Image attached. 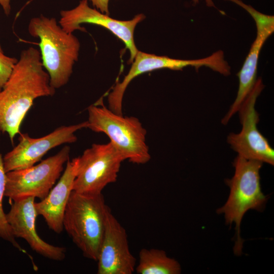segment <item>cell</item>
<instances>
[{"instance_id": "1", "label": "cell", "mask_w": 274, "mask_h": 274, "mask_svg": "<svg viewBox=\"0 0 274 274\" xmlns=\"http://www.w3.org/2000/svg\"><path fill=\"white\" fill-rule=\"evenodd\" d=\"M55 93L42 64L40 51L33 47L22 50L0 91V132L7 133L13 144L35 99L52 96Z\"/></svg>"}, {"instance_id": "2", "label": "cell", "mask_w": 274, "mask_h": 274, "mask_svg": "<svg viewBox=\"0 0 274 274\" xmlns=\"http://www.w3.org/2000/svg\"><path fill=\"white\" fill-rule=\"evenodd\" d=\"M30 36L40 40L42 64L49 74L50 85L55 90L66 84L78 60L80 43L73 33L65 31L55 18L43 15L31 18Z\"/></svg>"}, {"instance_id": "3", "label": "cell", "mask_w": 274, "mask_h": 274, "mask_svg": "<svg viewBox=\"0 0 274 274\" xmlns=\"http://www.w3.org/2000/svg\"><path fill=\"white\" fill-rule=\"evenodd\" d=\"M102 194L72 191L63 218V227L84 257L97 261L110 211Z\"/></svg>"}, {"instance_id": "4", "label": "cell", "mask_w": 274, "mask_h": 274, "mask_svg": "<svg viewBox=\"0 0 274 274\" xmlns=\"http://www.w3.org/2000/svg\"><path fill=\"white\" fill-rule=\"evenodd\" d=\"M262 162L237 155L234 160V174L226 180L230 193L225 203L217 210L223 214L227 224L235 226L234 254L242 253L244 241L240 235V226L245 213L249 210H264L268 197L261 190L260 170Z\"/></svg>"}, {"instance_id": "5", "label": "cell", "mask_w": 274, "mask_h": 274, "mask_svg": "<svg viewBox=\"0 0 274 274\" xmlns=\"http://www.w3.org/2000/svg\"><path fill=\"white\" fill-rule=\"evenodd\" d=\"M88 112L87 128L106 134L125 160L138 164L150 160L147 131L137 118L117 114L102 104L89 106Z\"/></svg>"}, {"instance_id": "6", "label": "cell", "mask_w": 274, "mask_h": 274, "mask_svg": "<svg viewBox=\"0 0 274 274\" xmlns=\"http://www.w3.org/2000/svg\"><path fill=\"white\" fill-rule=\"evenodd\" d=\"M70 151V146H64L37 165L7 173L5 196L13 200L28 197L45 198L60 177Z\"/></svg>"}, {"instance_id": "7", "label": "cell", "mask_w": 274, "mask_h": 274, "mask_svg": "<svg viewBox=\"0 0 274 274\" xmlns=\"http://www.w3.org/2000/svg\"><path fill=\"white\" fill-rule=\"evenodd\" d=\"M78 158L73 191L84 194L100 193L106 186L115 182L125 160L111 142L93 144Z\"/></svg>"}, {"instance_id": "8", "label": "cell", "mask_w": 274, "mask_h": 274, "mask_svg": "<svg viewBox=\"0 0 274 274\" xmlns=\"http://www.w3.org/2000/svg\"><path fill=\"white\" fill-rule=\"evenodd\" d=\"M263 88L262 80L259 78L237 111L242 130L238 133H230L227 142L238 155L273 165L274 150L257 128L259 116L255 104Z\"/></svg>"}, {"instance_id": "9", "label": "cell", "mask_w": 274, "mask_h": 274, "mask_svg": "<svg viewBox=\"0 0 274 274\" xmlns=\"http://www.w3.org/2000/svg\"><path fill=\"white\" fill-rule=\"evenodd\" d=\"M59 24L68 33L75 31H85L82 24L89 23L103 27L122 41L129 51V63L133 60L138 49L135 44L134 32L136 26L145 18L143 14L136 15L128 20H119L110 17L95 8H91L87 0H81L75 8L60 12Z\"/></svg>"}, {"instance_id": "10", "label": "cell", "mask_w": 274, "mask_h": 274, "mask_svg": "<svg viewBox=\"0 0 274 274\" xmlns=\"http://www.w3.org/2000/svg\"><path fill=\"white\" fill-rule=\"evenodd\" d=\"M131 66L122 81L117 83L108 97L109 109L114 113L123 115L122 101L125 90L131 81L135 77L155 70L168 68L182 70L188 66H192L197 71L206 66L214 71H219L222 65V60L218 52L201 59L184 60L169 58L166 56H158L138 51Z\"/></svg>"}, {"instance_id": "11", "label": "cell", "mask_w": 274, "mask_h": 274, "mask_svg": "<svg viewBox=\"0 0 274 274\" xmlns=\"http://www.w3.org/2000/svg\"><path fill=\"white\" fill-rule=\"evenodd\" d=\"M87 121L77 124L60 126L49 134L32 138L27 133H20L19 143L3 157L6 173L35 165L52 149L77 140L75 132L87 128Z\"/></svg>"}, {"instance_id": "12", "label": "cell", "mask_w": 274, "mask_h": 274, "mask_svg": "<svg viewBox=\"0 0 274 274\" xmlns=\"http://www.w3.org/2000/svg\"><path fill=\"white\" fill-rule=\"evenodd\" d=\"M97 261V274H131L136 259L131 254L125 228L112 214H108Z\"/></svg>"}, {"instance_id": "13", "label": "cell", "mask_w": 274, "mask_h": 274, "mask_svg": "<svg viewBox=\"0 0 274 274\" xmlns=\"http://www.w3.org/2000/svg\"><path fill=\"white\" fill-rule=\"evenodd\" d=\"M239 6L245 9L255 21L257 35L240 71L237 74L239 86L235 100L222 120L226 124L237 112L242 104L254 87L256 80L257 65L261 48L266 40L274 31V17L261 13L252 6L241 2Z\"/></svg>"}, {"instance_id": "14", "label": "cell", "mask_w": 274, "mask_h": 274, "mask_svg": "<svg viewBox=\"0 0 274 274\" xmlns=\"http://www.w3.org/2000/svg\"><path fill=\"white\" fill-rule=\"evenodd\" d=\"M33 197L13 200L6 214L7 220L15 237L25 240L30 248L41 256L55 261H62L65 257L64 247L46 243L38 234L36 220L38 216Z\"/></svg>"}, {"instance_id": "15", "label": "cell", "mask_w": 274, "mask_h": 274, "mask_svg": "<svg viewBox=\"0 0 274 274\" xmlns=\"http://www.w3.org/2000/svg\"><path fill=\"white\" fill-rule=\"evenodd\" d=\"M78 162V157L69 159L57 183L45 198L35 203L38 215L42 216L49 228L57 233H61L63 229L64 213L73 191Z\"/></svg>"}, {"instance_id": "16", "label": "cell", "mask_w": 274, "mask_h": 274, "mask_svg": "<svg viewBox=\"0 0 274 274\" xmlns=\"http://www.w3.org/2000/svg\"><path fill=\"white\" fill-rule=\"evenodd\" d=\"M135 270L138 274H179L181 267L178 261L157 249L143 248L139 252V261Z\"/></svg>"}, {"instance_id": "17", "label": "cell", "mask_w": 274, "mask_h": 274, "mask_svg": "<svg viewBox=\"0 0 274 274\" xmlns=\"http://www.w3.org/2000/svg\"><path fill=\"white\" fill-rule=\"evenodd\" d=\"M6 174L7 173L4 167L3 157H2L0 152V237L10 242L20 252L29 255L27 251L22 248L16 241L15 237L13 234L11 227L7 220L6 214L4 213L3 210V197L5 196ZM30 257L32 259L31 256Z\"/></svg>"}, {"instance_id": "18", "label": "cell", "mask_w": 274, "mask_h": 274, "mask_svg": "<svg viewBox=\"0 0 274 274\" xmlns=\"http://www.w3.org/2000/svg\"><path fill=\"white\" fill-rule=\"evenodd\" d=\"M18 59L0 51V91L9 78Z\"/></svg>"}, {"instance_id": "19", "label": "cell", "mask_w": 274, "mask_h": 274, "mask_svg": "<svg viewBox=\"0 0 274 274\" xmlns=\"http://www.w3.org/2000/svg\"><path fill=\"white\" fill-rule=\"evenodd\" d=\"M91 2L92 5L101 12L109 15V2L110 0H87Z\"/></svg>"}, {"instance_id": "20", "label": "cell", "mask_w": 274, "mask_h": 274, "mask_svg": "<svg viewBox=\"0 0 274 274\" xmlns=\"http://www.w3.org/2000/svg\"><path fill=\"white\" fill-rule=\"evenodd\" d=\"M11 0H0V5L2 7L6 15H9L11 12Z\"/></svg>"}, {"instance_id": "21", "label": "cell", "mask_w": 274, "mask_h": 274, "mask_svg": "<svg viewBox=\"0 0 274 274\" xmlns=\"http://www.w3.org/2000/svg\"><path fill=\"white\" fill-rule=\"evenodd\" d=\"M199 0H193L194 4H196L198 3ZM206 4L209 7H215L213 1L212 0H205Z\"/></svg>"}, {"instance_id": "22", "label": "cell", "mask_w": 274, "mask_h": 274, "mask_svg": "<svg viewBox=\"0 0 274 274\" xmlns=\"http://www.w3.org/2000/svg\"><path fill=\"white\" fill-rule=\"evenodd\" d=\"M0 51L3 52L1 44H0Z\"/></svg>"}]
</instances>
